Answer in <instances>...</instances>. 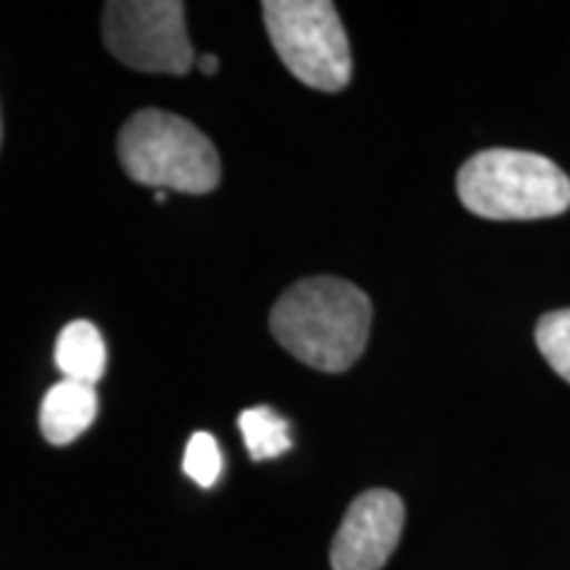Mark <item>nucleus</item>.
Listing matches in <instances>:
<instances>
[{"label": "nucleus", "mask_w": 570, "mask_h": 570, "mask_svg": "<svg viewBox=\"0 0 570 570\" xmlns=\"http://www.w3.org/2000/svg\"><path fill=\"white\" fill-rule=\"evenodd\" d=\"M98 415L96 386L63 381L48 389L40 404V431L53 446H67L80 439Z\"/></svg>", "instance_id": "nucleus-7"}, {"label": "nucleus", "mask_w": 570, "mask_h": 570, "mask_svg": "<svg viewBox=\"0 0 570 570\" xmlns=\"http://www.w3.org/2000/svg\"><path fill=\"white\" fill-rule=\"evenodd\" d=\"M183 470L202 489H212L219 481V473H223V452H219L217 439L212 433L198 431L190 436L188 446H185Z\"/></svg>", "instance_id": "nucleus-11"}, {"label": "nucleus", "mask_w": 570, "mask_h": 570, "mask_svg": "<svg viewBox=\"0 0 570 570\" xmlns=\"http://www.w3.org/2000/svg\"><path fill=\"white\" fill-rule=\"evenodd\" d=\"M238 428L254 462L275 460L294 446L288 420L269 407L244 410L238 417Z\"/></svg>", "instance_id": "nucleus-9"}, {"label": "nucleus", "mask_w": 570, "mask_h": 570, "mask_svg": "<svg viewBox=\"0 0 570 570\" xmlns=\"http://www.w3.org/2000/svg\"><path fill=\"white\" fill-rule=\"evenodd\" d=\"M56 367L67 381L96 386L106 373V344L101 331L88 320H75L56 341Z\"/></svg>", "instance_id": "nucleus-8"}, {"label": "nucleus", "mask_w": 570, "mask_h": 570, "mask_svg": "<svg viewBox=\"0 0 570 570\" xmlns=\"http://www.w3.org/2000/svg\"><path fill=\"white\" fill-rule=\"evenodd\" d=\"M156 202H159V204L167 202V190H156Z\"/></svg>", "instance_id": "nucleus-13"}, {"label": "nucleus", "mask_w": 570, "mask_h": 570, "mask_svg": "<svg viewBox=\"0 0 570 570\" xmlns=\"http://www.w3.org/2000/svg\"><path fill=\"white\" fill-rule=\"evenodd\" d=\"M198 67H202L204 75H217V67H219L217 56H214V53H204L202 59H198Z\"/></svg>", "instance_id": "nucleus-12"}, {"label": "nucleus", "mask_w": 570, "mask_h": 570, "mask_svg": "<svg viewBox=\"0 0 570 570\" xmlns=\"http://www.w3.org/2000/svg\"><path fill=\"white\" fill-rule=\"evenodd\" d=\"M117 154L132 183L156 190L202 196L223 177L214 142L188 119L161 109L132 114L119 130Z\"/></svg>", "instance_id": "nucleus-3"}, {"label": "nucleus", "mask_w": 570, "mask_h": 570, "mask_svg": "<svg viewBox=\"0 0 570 570\" xmlns=\"http://www.w3.org/2000/svg\"><path fill=\"white\" fill-rule=\"evenodd\" d=\"M0 140H3V119H0Z\"/></svg>", "instance_id": "nucleus-14"}, {"label": "nucleus", "mask_w": 570, "mask_h": 570, "mask_svg": "<svg viewBox=\"0 0 570 570\" xmlns=\"http://www.w3.org/2000/svg\"><path fill=\"white\" fill-rule=\"evenodd\" d=\"M104 42L117 61L154 75H188L196 53L177 0H111L104 11Z\"/></svg>", "instance_id": "nucleus-5"}, {"label": "nucleus", "mask_w": 570, "mask_h": 570, "mask_svg": "<svg viewBox=\"0 0 570 570\" xmlns=\"http://www.w3.org/2000/svg\"><path fill=\"white\" fill-rule=\"evenodd\" d=\"M458 196L483 219L560 217L570 209V177L541 154L489 148L462 164Z\"/></svg>", "instance_id": "nucleus-2"}, {"label": "nucleus", "mask_w": 570, "mask_h": 570, "mask_svg": "<svg viewBox=\"0 0 570 570\" xmlns=\"http://www.w3.org/2000/svg\"><path fill=\"white\" fill-rule=\"evenodd\" d=\"M404 531V502L389 489L365 491L348 504L331 547L333 570H381Z\"/></svg>", "instance_id": "nucleus-6"}, {"label": "nucleus", "mask_w": 570, "mask_h": 570, "mask_svg": "<svg viewBox=\"0 0 570 570\" xmlns=\"http://www.w3.org/2000/svg\"><path fill=\"white\" fill-rule=\"evenodd\" d=\"M537 346L554 373L570 383V309L547 312L539 320Z\"/></svg>", "instance_id": "nucleus-10"}, {"label": "nucleus", "mask_w": 570, "mask_h": 570, "mask_svg": "<svg viewBox=\"0 0 570 570\" xmlns=\"http://www.w3.org/2000/svg\"><path fill=\"white\" fill-rule=\"evenodd\" d=\"M373 304L341 277H306L277 298L269 331L285 352L320 373H344L365 354Z\"/></svg>", "instance_id": "nucleus-1"}, {"label": "nucleus", "mask_w": 570, "mask_h": 570, "mask_svg": "<svg viewBox=\"0 0 570 570\" xmlns=\"http://www.w3.org/2000/svg\"><path fill=\"white\" fill-rule=\"evenodd\" d=\"M262 17L285 69L306 88L344 90L352 80V48L336 6L327 0H267Z\"/></svg>", "instance_id": "nucleus-4"}]
</instances>
